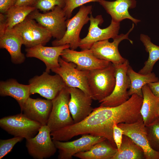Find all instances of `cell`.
<instances>
[{"label":"cell","mask_w":159,"mask_h":159,"mask_svg":"<svg viewBox=\"0 0 159 159\" xmlns=\"http://www.w3.org/2000/svg\"><path fill=\"white\" fill-rule=\"evenodd\" d=\"M129 65L127 59L123 63L115 65V84L112 93L99 103L100 105L114 107L119 106L127 101L130 98L127 89H129L130 81L127 74Z\"/></svg>","instance_id":"8"},{"label":"cell","mask_w":159,"mask_h":159,"mask_svg":"<svg viewBox=\"0 0 159 159\" xmlns=\"http://www.w3.org/2000/svg\"><path fill=\"white\" fill-rule=\"evenodd\" d=\"M117 151V148L106 140L95 144L88 150L76 153L74 156L81 159H112Z\"/></svg>","instance_id":"24"},{"label":"cell","mask_w":159,"mask_h":159,"mask_svg":"<svg viewBox=\"0 0 159 159\" xmlns=\"http://www.w3.org/2000/svg\"><path fill=\"white\" fill-rule=\"evenodd\" d=\"M24 138L19 137L6 139L0 140V159H1L9 153L15 145Z\"/></svg>","instance_id":"31"},{"label":"cell","mask_w":159,"mask_h":159,"mask_svg":"<svg viewBox=\"0 0 159 159\" xmlns=\"http://www.w3.org/2000/svg\"><path fill=\"white\" fill-rule=\"evenodd\" d=\"M42 126L22 112L0 119V126L2 129L14 137H21L26 140L34 137Z\"/></svg>","instance_id":"5"},{"label":"cell","mask_w":159,"mask_h":159,"mask_svg":"<svg viewBox=\"0 0 159 159\" xmlns=\"http://www.w3.org/2000/svg\"><path fill=\"white\" fill-rule=\"evenodd\" d=\"M37 0H17L14 6H34Z\"/></svg>","instance_id":"36"},{"label":"cell","mask_w":159,"mask_h":159,"mask_svg":"<svg viewBox=\"0 0 159 159\" xmlns=\"http://www.w3.org/2000/svg\"><path fill=\"white\" fill-rule=\"evenodd\" d=\"M60 56L65 61L75 64L77 69L80 70L90 71L104 68L110 62L97 58L90 49L77 51L67 48L63 51Z\"/></svg>","instance_id":"15"},{"label":"cell","mask_w":159,"mask_h":159,"mask_svg":"<svg viewBox=\"0 0 159 159\" xmlns=\"http://www.w3.org/2000/svg\"><path fill=\"white\" fill-rule=\"evenodd\" d=\"M92 6H80L78 11L72 18L66 21L67 29L63 37L60 39H55L52 42L53 46L69 44L70 49L75 50L78 47L81 39L80 35L83 26L90 20L88 15L92 13Z\"/></svg>","instance_id":"3"},{"label":"cell","mask_w":159,"mask_h":159,"mask_svg":"<svg viewBox=\"0 0 159 159\" xmlns=\"http://www.w3.org/2000/svg\"><path fill=\"white\" fill-rule=\"evenodd\" d=\"M36 9L34 6H14L5 13L6 28H13L24 21L31 13Z\"/></svg>","instance_id":"28"},{"label":"cell","mask_w":159,"mask_h":159,"mask_svg":"<svg viewBox=\"0 0 159 159\" xmlns=\"http://www.w3.org/2000/svg\"><path fill=\"white\" fill-rule=\"evenodd\" d=\"M99 0H65V5L63 8L67 19L71 16L73 10L77 7L91 2H98Z\"/></svg>","instance_id":"32"},{"label":"cell","mask_w":159,"mask_h":159,"mask_svg":"<svg viewBox=\"0 0 159 159\" xmlns=\"http://www.w3.org/2000/svg\"><path fill=\"white\" fill-rule=\"evenodd\" d=\"M87 80L91 97L99 103L114 89L116 82L115 65L110 62L105 68L89 71Z\"/></svg>","instance_id":"2"},{"label":"cell","mask_w":159,"mask_h":159,"mask_svg":"<svg viewBox=\"0 0 159 159\" xmlns=\"http://www.w3.org/2000/svg\"><path fill=\"white\" fill-rule=\"evenodd\" d=\"M153 94L159 97V81L147 84Z\"/></svg>","instance_id":"35"},{"label":"cell","mask_w":159,"mask_h":159,"mask_svg":"<svg viewBox=\"0 0 159 159\" xmlns=\"http://www.w3.org/2000/svg\"><path fill=\"white\" fill-rule=\"evenodd\" d=\"M106 140L104 137L85 134L71 141L53 140L58 150V159H72L76 153L88 150L95 144Z\"/></svg>","instance_id":"16"},{"label":"cell","mask_w":159,"mask_h":159,"mask_svg":"<svg viewBox=\"0 0 159 159\" xmlns=\"http://www.w3.org/2000/svg\"><path fill=\"white\" fill-rule=\"evenodd\" d=\"M51 133L47 125H42L37 135L26 140L27 151L34 158L46 159L55 153L57 149L51 138Z\"/></svg>","instance_id":"12"},{"label":"cell","mask_w":159,"mask_h":159,"mask_svg":"<svg viewBox=\"0 0 159 159\" xmlns=\"http://www.w3.org/2000/svg\"><path fill=\"white\" fill-rule=\"evenodd\" d=\"M0 95L9 96L15 99L19 104L21 111L24 104L31 95L30 85L19 83L14 79L0 82Z\"/></svg>","instance_id":"22"},{"label":"cell","mask_w":159,"mask_h":159,"mask_svg":"<svg viewBox=\"0 0 159 159\" xmlns=\"http://www.w3.org/2000/svg\"><path fill=\"white\" fill-rule=\"evenodd\" d=\"M59 62V66L51 70L60 76L67 87L79 88L91 96L87 80L89 71L78 70L75 64L67 62L60 57Z\"/></svg>","instance_id":"11"},{"label":"cell","mask_w":159,"mask_h":159,"mask_svg":"<svg viewBox=\"0 0 159 159\" xmlns=\"http://www.w3.org/2000/svg\"><path fill=\"white\" fill-rule=\"evenodd\" d=\"M127 74L130 81V87L128 90L130 96L135 94L143 97L142 87L146 84L159 81L158 77L154 72L141 74L135 72L130 65L128 67Z\"/></svg>","instance_id":"25"},{"label":"cell","mask_w":159,"mask_h":159,"mask_svg":"<svg viewBox=\"0 0 159 159\" xmlns=\"http://www.w3.org/2000/svg\"><path fill=\"white\" fill-rule=\"evenodd\" d=\"M70 99L66 87L52 100V108L47 124L51 132L74 123L69 108Z\"/></svg>","instance_id":"4"},{"label":"cell","mask_w":159,"mask_h":159,"mask_svg":"<svg viewBox=\"0 0 159 159\" xmlns=\"http://www.w3.org/2000/svg\"><path fill=\"white\" fill-rule=\"evenodd\" d=\"M13 28L21 37L23 45L27 48L39 44L45 45L52 37L46 29L28 16Z\"/></svg>","instance_id":"9"},{"label":"cell","mask_w":159,"mask_h":159,"mask_svg":"<svg viewBox=\"0 0 159 159\" xmlns=\"http://www.w3.org/2000/svg\"><path fill=\"white\" fill-rule=\"evenodd\" d=\"M65 5V0H37L34 6L36 9L46 12L58 6L63 8Z\"/></svg>","instance_id":"30"},{"label":"cell","mask_w":159,"mask_h":159,"mask_svg":"<svg viewBox=\"0 0 159 159\" xmlns=\"http://www.w3.org/2000/svg\"><path fill=\"white\" fill-rule=\"evenodd\" d=\"M123 135L122 130L117 123H115L113 126V136L118 152L120 151Z\"/></svg>","instance_id":"33"},{"label":"cell","mask_w":159,"mask_h":159,"mask_svg":"<svg viewBox=\"0 0 159 159\" xmlns=\"http://www.w3.org/2000/svg\"><path fill=\"white\" fill-rule=\"evenodd\" d=\"M98 2L110 15L112 20L115 22L120 23L124 19H128L137 25L141 21L132 16L128 11L129 9L136 7V0H116L113 1L99 0Z\"/></svg>","instance_id":"20"},{"label":"cell","mask_w":159,"mask_h":159,"mask_svg":"<svg viewBox=\"0 0 159 159\" xmlns=\"http://www.w3.org/2000/svg\"><path fill=\"white\" fill-rule=\"evenodd\" d=\"M143 101L140 112L144 123L147 126L157 117L159 108V97L155 95L147 84L142 88Z\"/></svg>","instance_id":"23"},{"label":"cell","mask_w":159,"mask_h":159,"mask_svg":"<svg viewBox=\"0 0 159 159\" xmlns=\"http://www.w3.org/2000/svg\"><path fill=\"white\" fill-rule=\"evenodd\" d=\"M140 40L144 46L146 51L148 53L149 57L144 63V66L138 73L146 74L152 72L154 64L159 60V46L153 43L150 37L144 34H140Z\"/></svg>","instance_id":"27"},{"label":"cell","mask_w":159,"mask_h":159,"mask_svg":"<svg viewBox=\"0 0 159 159\" xmlns=\"http://www.w3.org/2000/svg\"><path fill=\"white\" fill-rule=\"evenodd\" d=\"M124 119V112L119 106L100 105L94 108L82 121L52 132L51 135L53 140L62 141H67L76 136L85 134L102 137L117 148L113 138V126L115 123H122Z\"/></svg>","instance_id":"1"},{"label":"cell","mask_w":159,"mask_h":159,"mask_svg":"<svg viewBox=\"0 0 159 159\" xmlns=\"http://www.w3.org/2000/svg\"><path fill=\"white\" fill-rule=\"evenodd\" d=\"M134 28V24L133 23L132 27L126 34L118 35L113 39L112 42H109V39L97 42L94 44L90 49L94 55L99 59L108 61L114 65L122 64L127 59L120 54L118 49V45L125 39L128 40L133 44V41L129 39L128 36Z\"/></svg>","instance_id":"10"},{"label":"cell","mask_w":159,"mask_h":159,"mask_svg":"<svg viewBox=\"0 0 159 159\" xmlns=\"http://www.w3.org/2000/svg\"><path fill=\"white\" fill-rule=\"evenodd\" d=\"M52 106V100L33 99L29 97L26 101L21 112L42 125H46L47 124Z\"/></svg>","instance_id":"19"},{"label":"cell","mask_w":159,"mask_h":159,"mask_svg":"<svg viewBox=\"0 0 159 159\" xmlns=\"http://www.w3.org/2000/svg\"><path fill=\"white\" fill-rule=\"evenodd\" d=\"M30 95L37 93L47 99L52 100L67 86L57 74L50 75L45 72L36 76L29 81Z\"/></svg>","instance_id":"13"},{"label":"cell","mask_w":159,"mask_h":159,"mask_svg":"<svg viewBox=\"0 0 159 159\" xmlns=\"http://www.w3.org/2000/svg\"><path fill=\"white\" fill-rule=\"evenodd\" d=\"M17 0H0V13L5 14L14 5Z\"/></svg>","instance_id":"34"},{"label":"cell","mask_w":159,"mask_h":159,"mask_svg":"<svg viewBox=\"0 0 159 159\" xmlns=\"http://www.w3.org/2000/svg\"><path fill=\"white\" fill-rule=\"evenodd\" d=\"M117 125L123 130V135L129 137L143 149L145 159H159V152L153 150L150 146L142 118L134 123H120Z\"/></svg>","instance_id":"14"},{"label":"cell","mask_w":159,"mask_h":159,"mask_svg":"<svg viewBox=\"0 0 159 159\" xmlns=\"http://www.w3.org/2000/svg\"><path fill=\"white\" fill-rule=\"evenodd\" d=\"M157 117H159V108L158 109V110L157 113Z\"/></svg>","instance_id":"37"},{"label":"cell","mask_w":159,"mask_h":159,"mask_svg":"<svg viewBox=\"0 0 159 159\" xmlns=\"http://www.w3.org/2000/svg\"><path fill=\"white\" fill-rule=\"evenodd\" d=\"M68 48H70L69 44L52 47L39 44L26 48V56L35 57L42 61L45 64L46 72L49 73L50 70L59 66V58L63 51Z\"/></svg>","instance_id":"18"},{"label":"cell","mask_w":159,"mask_h":159,"mask_svg":"<svg viewBox=\"0 0 159 159\" xmlns=\"http://www.w3.org/2000/svg\"><path fill=\"white\" fill-rule=\"evenodd\" d=\"M70 94L69 106L74 123L82 121L92 112L91 96L77 88H68Z\"/></svg>","instance_id":"17"},{"label":"cell","mask_w":159,"mask_h":159,"mask_svg":"<svg viewBox=\"0 0 159 159\" xmlns=\"http://www.w3.org/2000/svg\"><path fill=\"white\" fill-rule=\"evenodd\" d=\"M89 21L90 24L87 34L80 41L79 47L82 50L90 49L95 42L110 38L113 39L118 35L120 23L111 20L109 26L101 29L99 25L104 21L102 16L98 15L94 17L91 13L90 14Z\"/></svg>","instance_id":"7"},{"label":"cell","mask_w":159,"mask_h":159,"mask_svg":"<svg viewBox=\"0 0 159 159\" xmlns=\"http://www.w3.org/2000/svg\"><path fill=\"white\" fill-rule=\"evenodd\" d=\"M28 16L46 29L56 40L61 39L65 33L67 18L63 8L59 6H56L52 10L43 13L36 9Z\"/></svg>","instance_id":"6"},{"label":"cell","mask_w":159,"mask_h":159,"mask_svg":"<svg viewBox=\"0 0 159 159\" xmlns=\"http://www.w3.org/2000/svg\"><path fill=\"white\" fill-rule=\"evenodd\" d=\"M145 159L143 149L128 137L123 135L120 151H117L112 159Z\"/></svg>","instance_id":"26"},{"label":"cell","mask_w":159,"mask_h":159,"mask_svg":"<svg viewBox=\"0 0 159 159\" xmlns=\"http://www.w3.org/2000/svg\"><path fill=\"white\" fill-rule=\"evenodd\" d=\"M22 44V38L13 28H6L4 32L0 34V48L6 50L13 63L21 64L25 60V55L21 50Z\"/></svg>","instance_id":"21"},{"label":"cell","mask_w":159,"mask_h":159,"mask_svg":"<svg viewBox=\"0 0 159 159\" xmlns=\"http://www.w3.org/2000/svg\"><path fill=\"white\" fill-rule=\"evenodd\" d=\"M148 141L151 148L159 152V117L149 125L146 126Z\"/></svg>","instance_id":"29"}]
</instances>
